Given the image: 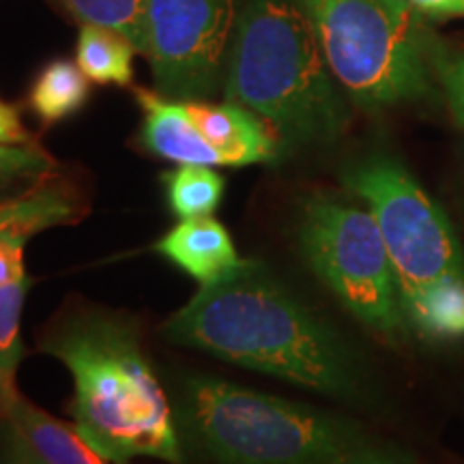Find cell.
Returning a JSON list of instances; mask_svg holds the SVG:
<instances>
[{
    "mask_svg": "<svg viewBox=\"0 0 464 464\" xmlns=\"http://www.w3.org/2000/svg\"><path fill=\"white\" fill-rule=\"evenodd\" d=\"M39 351L72 372L73 426L102 456L116 464L133 458L185 464L174 411L130 316L75 312L44 334Z\"/></svg>",
    "mask_w": 464,
    "mask_h": 464,
    "instance_id": "7a4b0ae2",
    "label": "cell"
},
{
    "mask_svg": "<svg viewBox=\"0 0 464 464\" xmlns=\"http://www.w3.org/2000/svg\"><path fill=\"white\" fill-rule=\"evenodd\" d=\"M174 421L202 464H409L346 417L213 376L179 385Z\"/></svg>",
    "mask_w": 464,
    "mask_h": 464,
    "instance_id": "3957f363",
    "label": "cell"
},
{
    "mask_svg": "<svg viewBox=\"0 0 464 464\" xmlns=\"http://www.w3.org/2000/svg\"><path fill=\"white\" fill-rule=\"evenodd\" d=\"M84 196L63 174L20 196L0 198V239L9 235L33 237L54 226L78 224L86 216Z\"/></svg>",
    "mask_w": 464,
    "mask_h": 464,
    "instance_id": "7c38bea8",
    "label": "cell"
},
{
    "mask_svg": "<svg viewBox=\"0 0 464 464\" xmlns=\"http://www.w3.org/2000/svg\"><path fill=\"white\" fill-rule=\"evenodd\" d=\"M136 45L121 33L97 24H82L75 45V63L97 84L130 86Z\"/></svg>",
    "mask_w": 464,
    "mask_h": 464,
    "instance_id": "9a60e30c",
    "label": "cell"
},
{
    "mask_svg": "<svg viewBox=\"0 0 464 464\" xmlns=\"http://www.w3.org/2000/svg\"><path fill=\"white\" fill-rule=\"evenodd\" d=\"M28 288H31L28 276L22 282L0 286V417L7 413L9 404L20 393L15 387V374L24 355L20 321Z\"/></svg>",
    "mask_w": 464,
    "mask_h": 464,
    "instance_id": "ac0fdd59",
    "label": "cell"
},
{
    "mask_svg": "<svg viewBox=\"0 0 464 464\" xmlns=\"http://www.w3.org/2000/svg\"><path fill=\"white\" fill-rule=\"evenodd\" d=\"M226 100L252 110L290 144L334 142L348 125L314 28L295 0L243 7L226 63Z\"/></svg>",
    "mask_w": 464,
    "mask_h": 464,
    "instance_id": "277c9868",
    "label": "cell"
},
{
    "mask_svg": "<svg viewBox=\"0 0 464 464\" xmlns=\"http://www.w3.org/2000/svg\"><path fill=\"white\" fill-rule=\"evenodd\" d=\"M0 142L28 144L34 142L31 131L22 123L20 110L0 100Z\"/></svg>",
    "mask_w": 464,
    "mask_h": 464,
    "instance_id": "cb8c5ba5",
    "label": "cell"
},
{
    "mask_svg": "<svg viewBox=\"0 0 464 464\" xmlns=\"http://www.w3.org/2000/svg\"><path fill=\"white\" fill-rule=\"evenodd\" d=\"M142 108L140 144L149 153L174 164L224 166L222 155L208 144L191 123L183 102L147 89H133Z\"/></svg>",
    "mask_w": 464,
    "mask_h": 464,
    "instance_id": "30bf717a",
    "label": "cell"
},
{
    "mask_svg": "<svg viewBox=\"0 0 464 464\" xmlns=\"http://www.w3.org/2000/svg\"><path fill=\"white\" fill-rule=\"evenodd\" d=\"M353 103L382 110L430 95L432 48L409 0H295Z\"/></svg>",
    "mask_w": 464,
    "mask_h": 464,
    "instance_id": "5b68a950",
    "label": "cell"
},
{
    "mask_svg": "<svg viewBox=\"0 0 464 464\" xmlns=\"http://www.w3.org/2000/svg\"><path fill=\"white\" fill-rule=\"evenodd\" d=\"M404 321L426 340L464 338V280L443 282L423 293L406 307Z\"/></svg>",
    "mask_w": 464,
    "mask_h": 464,
    "instance_id": "e0dca14e",
    "label": "cell"
},
{
    "mask_svg": "<svg viewBox=\"0 0 464 464\" xmlns=\"http://www.w3.org/2000/svg\"><path fill=\"white\" fill-rule=\"evenodd\" d=\"M342 183L359 196L379 224L402 314L423 293L464 280V252L450 218L415 177L390 155H368L342 170Z\"/></svg>",
    "mask_w": 464,
    "mask_h": 464,
    "instance_id": "8992f818",
    "label": "cell"
},
{
    "mask_svg": "<svg viewBox=\"0 0 464 464\" xmlns=\"http://www.w3.org/2000/svg\"><path fill=\"white\" fill-rule=\"evenodd\" d=\"M166 202L179 219L207 218L222 205L226 181L211 166L181 164L161 174Z\"/></svg>",
    "mask_w": 464,
    "mask_h": 464,
    "instance_id": "2e32d148",
    "label": "cell"
},
{
    "mask_svg": "<svg viewBox=\"0 0 464 464\" xmlns=\"http://www.w3.org/2000/svg\"><path fill=\"white\" fill-rule=\"evenodd\" d=\"M150 249L200 286L218 280L241 260L228 230L211 216L181 219Z\"/></svg>",
    "mask_w": 464,
    "mask_h": 464,
    "instance_id": "8fae6325",
    "label": "cell"
},
{
    "mask_svg": "<svg viewBox=\"0 0 464 464\" xmlns=\"http://www.w3.org/2000/svg\"><path fill=\"white\" fill-rule=\"evenodd\" d=\"M239 0H144V52L161 95L200 102L218 91Z\"/></svg>",
    "mask_w": 464,
    "mask_h": 464,
    "instance_id": "ba28073f",
    "label": "cell"
},
{
    "mask_svg": "<svg viewBox=\"0 0 464 464\" xmlns=\"http://www.w3.org/2000/svg\"><path fill=\"white\" fill-rule=\"evenodd\" d=\"M409 3L430 17L464 15V0H409Z\"/></svg>",
    "mask_w": 464,
    "mask_h": 464,
    "instance_id": "d4e9b609",
    "label": "cell"
},
{
    "mask_svg": "<svg viewBox=\"0 0 464 464\" xmlns=\"http://www.w3.org/2000/svg\"><path fill=\"white\" fill-rule=\"evenodd\" d=\"M174 344L196 348L293 385L355 400L362 368L329 323L295 297L260 260H239L161 324Z\"/></svg>",
    "mask_w": 464,
    "mask_h": 464,
    "instance_id": "6da1fadb",
    "label": "cell"
},
{
    "mask_svg": "<svg viewBox=\"0 0 464 464\" xmlns=\"http://www.w3.org/2000/svg\"><path fill=\"white\" fill-rule=\"evenodd\" d=\"M58 161L37 142H0V198L20 196L58 177Z\"/></svg>",
    "mask_w": 464,
    "mask_h": 464,
    "instance_id": "d6986e66",
    "label": "cell"
},
{
    "mask_svg": "<svg viewBox=\"0 0 464 464\" xmlns=\"http://www.w3.org/2000/svg\"><path fill=\"white\" fill-rule=\"evenodd\" d=\"M3 417L44 464H116L92 448L78 428L44 413L22 393H17Z\"/></svg>",
    "mask_w": 464,
    "mask_h": 464,
    "instance_id": "4fadbf2b",
    "label": "cell"
},
{
    "mask_svg": "<svg viewBox=\"0 0 464 464\" xmlns=\"http://www.w3.org/2000/svg\"><path fill=\"white\" fill-rule=\"evenodd\" d=\"M91 84L78 63L58 58L39 72L31 86L28 103L45 125L65 121L86 106Z\"/></svg>",
    "mask_w": 464,
    "mask_h": 464,
    "instance_id": "5bb4252c",
    "label": "cell"
},
{
    "mask_svg": "<svg viewBox=\"0 0 464 464\" xmlns=\"http://www.w3.org/2000/svg\"><path fill=\"white\" fill-rule=\"evenodd\" d=\"M297 243L305 265L359 323L385 338L400 335L406 321L398 282L370 208L327 194L307 196Z\"/></svg>",
    "mask_w": 464,
    "mask_h": 464,
    "instance_id": "52a82bcc",
    "label": "cell"
},
{
    "mask_svg": "<svg viewBox=\"0 0 464 464\" xmlns=\"http://www.w3.org/2000/svg\"><path fill=\"white\" fill-rule=\"evenodd\" d=\"M432 67L437 73L450 112L458 127L464 130V54H448L445 50L432 52Z\"/></svg>",
    "mask_w": 464,
    "mask_h": 464,
    "instance_id": "44dd1931",
    "label": "cell"
},
{
    "mask_svg": "<svg viewBox=\"0 0 464 464\" xmlns=\"http://www.w3.org/2000/svg\"><path fill=\"white\" fill-rule=\"evenodd\" d=\"M191 123L222 155L224 166L269 164L280 155V138L252 110L235 102H183Z\"/></svg>",
    "mask_w": 464,
    "mask_h": 464,
    "instance_id": "9c48e42d",
    "label": "cell"
},
{
    "mask_svg": "<svg viewBox=\"0 0 464 464\" xmlns=\"http://www.w3.org/2000/svg\"><path fill=\"white\" fill-rule=\"evenodd\" d=\"M80 24L121 33L144 52V0H58Z\"/></svg>",
    "mask_w": 464,
    "mask_h": 464,
    "instance_id": "ffe728a7",
    "label": "cell"
},
{
    "mask_svg": "<svg viewBox=\"0 0 464 464\" xmlns=\"http://www.w3.org/2000/svg\"><path fill=\"white\" fill-rule=\"evenodd\" d=\"M0 464H44L5 417H0Z\"/></svg>",
    "mask_w": 464,
    "mask_h": 464,
    "instance_id": "603a6c76",
    "label": "cell"
},
{
    "mask_svg": "<svg viewBox=\"0 0 464 464\" xmlns=\"http://www.w3.org/2000/svg\"><path fill=\"white\" fill-rule=\"evenodd\" d=\"M31 237L9 235L0 239V286L22 282L24 271V246Z\"/></svg>",
    "mask_w": 464,
    "mask_h": 464,
    "instance_id": "7402d4cb",
    "label": "cell"
}]
</instances>
